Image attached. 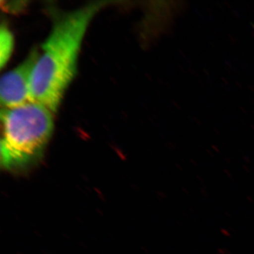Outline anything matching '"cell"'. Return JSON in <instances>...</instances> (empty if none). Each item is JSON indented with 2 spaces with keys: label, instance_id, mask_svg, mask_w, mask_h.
<instances>
[{
  "label": "cell",
  "instance_id": "6da1fadb",
  "mask_svg": "<svg viewBox=\"0 0 254 254\" xmlns=\"http://www.w3.org/2000/svg\"><path fill=\"white\" fill-rule=\"evenodd\" d=\"M110 1H95L55 16L53 28L37 60L30 81L31 102L53 114L77 72L82 41L95 15Z\"/></svg>",
  "mask_w": 254,
  "mask_h": 254
},
{
  "label": "cell",
  "instance_id": "7a4b0ae2",
  "mask_svg": "<svg viewBox=\"0 0 254 254\" xmlns=\"http://www.w3.org/2000/svg\"><path fill=\"white\" fill-rule=\"evenodd\" d=\"M1 164L11 172H23L44 154L53 129V113L41 103L29 102L1 110Z\"/></svg>",
  "mask_w": 254,
  "mask_h": 254
},
{
  "label": "cell",
  "instance_id": "3957f363",
  "mask_svg": "<svg viewBox=\"0 0 254 254\" xmlns=\"http://www.w3.org/2000/svg\"><path fill=\"white\" fill-rule=\"evenodd\" d=\"M39 55L34 48L23 63L2 75L0 81L1 108H15L31 102L30 81Z\"/></svg>",
  "mask_w": 254,
  "mask_h": 254
},
{
  "label": "cell",
  "instance_id": "277c9868",
  "mask_svg": "<svg viewBox=\"0 0 254 254\" xmlns=\"http://www.w3.org/2000/svg\"><path fill=\"white\" fill-rule=\"evenodd\" d=\"M14 47V37L9 28L2 23L0 29V64L4 67L7 63Z\"/></svg>",
  "mask_w": 254,
  "mask_h": 254
}]
</instances>
